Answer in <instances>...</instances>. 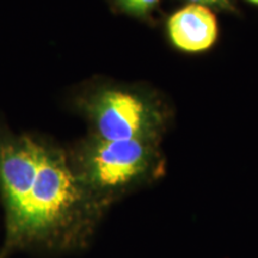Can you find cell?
I'll return each mask as SVG.
<instances>
[{"mask_svg": "<svg viewBox=\"0 0 258 258\" xmlns=\"http://www.w3.org/2000/svg\"><path fill=\"white\" fill-rule=\"evenodd\" d=\"M103 209L82 184L66 154L43 145L36 176L21 208L5 220L0 258L17 251L63 254L84 250Z\"/></svg>", "mask_w": 258, "mask_h": 258, "instance_id": "obj_1", "label": "cell"}, {"mask_svg": "<svg viewBox=\"0 0 258 258\" xmlns=\"http://www.w3.org/2000/svg\"><path fill=\"white\" fill-rule=\"evenodd\" d=\"M86 190L103 207L128 190L156 177L160 157L156 140L95 139L71 160Z\"/></svg>", "mask_w": 258, "mask_h": 258, "instance_id": "obj_2", "label": "cell"}, {"mask_svg": "<svg viewBox=\"0 0 258 258\" xmlns=\"http://www.w3.org/2000/svg\"><path fill=\"white\" fill-rule=\"evenodd\" d=\"M90 114L102 140H156L163 114L150 99L123 89L99 91L90 103Z\"/></svg>", "mask_w": 258, "mask_h": 258, "instance_id": "obj_3", "label": "cell"}, {"mask_svg": "<svg viewBox=\"0 0 258 258\" xmlns=\"http://www.w3.org/2000/svg\"><path fill=\"white\" fill-rule=\"evenodd\" d=\"M167 31L172 43L188 53L207 50L219 34L217 18L212 10L196 4H189L171 16Z\"/></svg>", "mask_w": 258, "mask_h": 258, "instance_id": "obj_4", "label": "cell"}, {"mask_svg": "<svg viewBox=\"0 0 258 258\" xmlns=\"http://www.w3.org/2000/svg\"><path fill=\"white\" fill-rule=\"evenodd\" d=\"M115 2L128 14L134 16H145L150 14L159 4L160 0H115Z\"/></svg>", "mask_w": 258, "mask_h": 258, "instance_id": "obj_5", "label": "cell"}, {"mask_svg": "<svg viewBox=\"0 0 258 258\" xmlns=\"http://www.w3.org/2000/svg\"><path fill=\"white\" fill-rule=\"evenodd\" d=\"M190 4L202 5L208 8V6H217L221 9H230L232 4L231 0H189Z\"/></svg>", "mask_w": 258, "mask_h": 258, "instance_id": "obj_6", "label": "cell"}, {"mask_svg": "<svg viewBox=\"0 0 258 258\" xmlns=\"http://www.w3.org/2000/svg\"><path fill=\"white\" fill-rule=\"evenodd\" d=\"M249 2H251V3H253V4L258 5V0H249Z\"/></svg>", "mask_w": 258, "mask_h": 258, "instance_id": "obj_7", "label": "cell"}]
</instances>
